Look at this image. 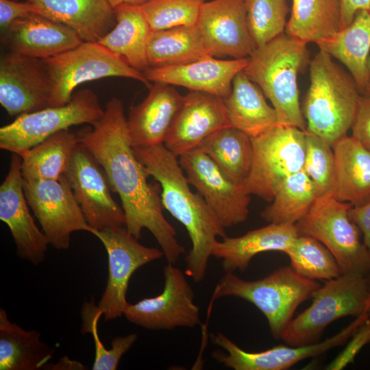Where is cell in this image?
Masks as SVG:
<instances>
[{
	"mask_svg": "<svg viewBox=\"0 0 370 370\" xmlns=\"http://www.w3.org/2000/svg\"><path fill=\"white\" fill-rule=\"evenodd\" d=\"M196 25L211 56L248 58L257 48L249 28L245 0L205 1Z\"/></svg>",
	"mask_w": 370,
	"mask_h": 370,
	"instance_id": "ac0fdd59",
	"label": "cell"
},
{
	"mask_svg": "<svg viewBox=\"0 0 370 370\" xmlns=\"http://www.w3.org/2000/svg\"><path fill=\"white\" fill-rule=\"evenodd\" d=\"M103 315L93 302H85L82 310L83 333H91L95 347L92 370H115L121 357L132 347L138 338L135 333L114 337L112 347L108 349L101 341L98 334V321Z\"/></svg>",
	"mask_w": 370,
	"mask_h": 370,
	"instance_id": "f35d334b",
	"label": "cell"
},
{
	"mask_svg": "<svg viewBox=\"0 0 370 370\" xmlns=\"http://www.w3.org/2000/svg\"><path fill=\"white\" fill-rule=\"evenodd\" d=\"M164 276L162 292L134 304H129L123 314L126 319L151 330L194 328L200 324L199 308L193 301V291L185 274L168 262Z\"/></svg>",
	"mask_w": 370,
	"mask_h": 370,
	"instance_id": "2e32d148",
	"label": "cell"
},
{
	"mask_svg": "<svg viewBox=\"0 0 370 370\" xmlns=\"http://www.w3.org/2000/svg\"><path fill=\"white\" fill-rule=\"evenodd\" d=\"M23 190L30 209L38 221L49 244L59 250L70 247L73 232L94 235L66 175L58 180H23Z\"/></svg>",
	"mask_w": 370,
	"mask_h": 370,
	"instance_id": "8fae6325",
	"label": "cell"
},
{
	"mask_svg": "<svg viewBox=\"0 0 370 370\" xmlns=\"http://www.w3.org/2000/svg\"><path fill=\"white\" fill-rule=\"evenodd\" d=\"M349 215L362 232L363 243L370 253V200L362 206H352Z\"/></svg>",
	"mask_w": 370,
	"mask_h": 370,
	"instance_id": "ee69618b",
	"label": "cell"
},
{
	"mask_svg": "<svg viewBox=\"0 0 370 370\" xmlns=\"http://www.w3.org/2000/svg\"><path fill=\"white\" fill-rule=\"evenodd\" d=\"M315 44L319 50L345 66L359 91L363 94L370 84L367 66L370 51V12L358 11L349 25Z\"/></svg>",
	"mask_w": 370,
	"mask_h": 370,
	"instance_id": "4316f807",
	"label": "cell"
},
{
	"mask_svg": "<svg viewBox=\"0 0 370 370\" xmlns=\"http://www.w3.org/2000/svg\"><path fill=\"white\" fill-rule=\"evenodd\" d=\"M251 139V167L243 185L247 194L271 202L282 183L303 169L305 131L278 125Z\"/></svg>",
	"mask_w": 370,
	"mask_h": 370,
	"instance_id": "30bf717a",
	"label": "cell"
},
{
	"mask_svg": "<svg viewBox=\"0 0 370 370\" xmlns=\"http://www.w3.org/2000/svg\"><path fill=\"white\" fill-rule=\"evenodd\" d=\"M300 234L296 224L269 223L237 237L217 241L212 256L222 260L226 273L245 271L257 254L267 251H285Z\"/></svg>",
	"mask_w": 370,
	"mask_h": 370,
	"instance_id": "cb8c5ba5",
	"label": "cell"
},
{
	"mask_svg": "<svg viewBox=\"0 0 370 370\" xmlns=\"http://www.w3.org/2000/svg\"><path fill=\"white\" fill-rule=\"evenodd\" d=\"M351 130L352 136L370 151V98L361 95Z\"/></svg>",
	"mask_w": 370,
	"mask_h": 370,
	"instance_id": "7bdbcfd3",
	"label": "cell"
},
{
	"mask_svg": "<svg viewBox=\"0 0 370 370\" xmlns=\"http://www.w3.org/2000/svg\"><path fill=\"white\" fill-rule=\"evenodd\" d=\"M368 309L334 336L304 346L280 345L267 350L249 352L242 349L222 333L212 334V342L226 352L215 351L212 357L234 370H286L303 360L319 356L345 344L359 327L370 318Z\"/></svg>",
	"mask_w": 370,
	"mask_h": 370,
	"instance_id": "5bb4252c",
	"label": "cell"
},
{
	"mask_svg": "<svg viewBox=\"0 0 370 370\" xmlns=\"http://www.w3.org/2000/svg\"><path fill=\"white\" fill-rule=\"evenodd\" d=\"M352 206L329 192L315 199L296 225L300 234L314 238L328 249L343 274L365 277L370 271V253L360 241L359 228L349 217Z\"/></svg>",
	"mask_w": 370,
	"mask_h": 370,
	"instance_id": "52a82bcc",
	"label": "cell"
},
{
	"mask_svg": "<svg viewBox=\"0 0 370 370\" xmlns=\"http://www.w3.org/2000/svg\"><path fill=\"white\" fill-rule=\"evenodd\" d=\"M231 126L223 98L199 91H190L164 143L173 154L181 155L198 148L215 131Z\"/></svg>",
	"mask_w": 370,
	"mask_h": 370,
	"instance_id": "ffe728a7",
	"label": "cell"
},
{
	"mask_svg": "<svg viewBox=\"0 0 370 370\" xmlns=\"http://www.w3.org/2000/svg\"><path fill=\"white\" fill-rule=\"evenodd\" d=\"M0 219L10 229L17 256L34 265L42 262L49 244L30 213L23 190L21 158L14 153L0 186Z\"/></svg>",
	"mask_w": 370,
	"mask_h": 370,
	"instance_id": "d6986e66",
	"label": "cell"
},
{
	"mask_svg": "<svg viewBox=\"0 0 370 370\" xmlns=\"http://www.w3.org/2000/svg\"><path fill=\"white\" fill-rule=\"evenodd\" d=\"M32 14H39V11L36 5L28 1L0 0V27L3 32L15 21Z\"/></svg>",
	"mask_w": 370,
	"mask_h": 370,
	"instance_id": "b9f144b4",
	"label": "cell"
},
{
	"mask_svg": "<svg viewBox=\"0 0 370 370\" xmlns=\"http://www.w3.org/2000/svg\"><path fill=\"white\" fill-rule=\"evenodd\" d=\"M139 104L132 106L127 126L133 147L164 144L184 96L168 84L155 83Z\"/></svg>",
	"mask_w": 370,
	"mask_h": 370,
	"instance_id": "7402d4cb",
	"label": "cell"
},
{
	"mask_svg": "<svg viewBox=\"0 0 370 370\" xmlns=\"http://www.w3.org/2000/svg\"><path fill=\"white\" fill-rule=\"evenodd\" d=\"M189 184L203 197L225 228L245 221L251 195L199 147L178 157Z\"/></svg>",
	"mask_w": 370,
	"mask_h": 370,
	"instance_id": "9a60e30c",
	"label": "cell"
},
{
	"mask_svg": "<svg viewBox=\"0 0 370 370\" xmlns=\"http://www.w3.org/2000/svg\"><path fill=\"white\" fill-rule=\"evenodd\" d=\"M310 86L303 114L305 131L332 147L352 128L361 97L351 75L319 50L310 62Z\"/></svg>",
	"mask_w": 370,
	"mask_h": 370,
	"instance_id": "277c9868",
	"label": "cell"
},
{
	"mask_svg": "<svg viewBox=\"0 0 370 370\" xmlns=\"http://www.w3.org/2000/svg\"><path fill=\"white\" fill-rule=\"evenodd\" d=\"M205 0H149L138 5L152 31L197 24Z\"/></svg>",
	"mask_w": 370,
	"mask_h": 370,
	"instance_id": "74e56055",
	"label": "cell"
},
{
	"mask_svg": "<svg viewBox=\"0 0 370 370\" xmlns=\"http://www.w3.org/2000/svg\"><path fill=\"white\" fill-rule=\"evenodd\" d=\"M360 10L370 12V0H340V29L349 25Z\"/></svg>",
	"mask_w": 370,
	"mask_h": 370,
	"instance_id": "f6af8a7d",
	"label": "cell"
},
{
	"mask_svg": "<svg viewBox=\"0 0 370 370\" xmlns=\"http://www.w3.org/2000/svg\"><path fill=\"white\" fill-rule=\"evenodd\" d=\"M116 24L98 42L123 58L132 67H149L147 46L151 29L138 5H120L114 8Z\"/></svg>",
	"mask_w": 370,
	"mask_h": 370,
	"instance_id": "f546056e",
	"label": "cell"
},
{
	"mask_svg": "<svg viewBox=\"0 0 370 370\" xmlns=\"http://www.w3.org/2000/svg\"><path fill=\"white\" fill-rule=\"evenodd\" d=\"M53 353L38 331L23 329L0 308V370L47 369Z\"/></svg>",
	"mask_w": 370,
	"mask_h": 370,
	"instance_id": "f1b7e54d",
	"label": "cell"
},
{
	"mask_svg": "<svg viewBox=\"0 0 370 370\" xmlns=\"http://www.w3.org/2000/svg\"><path fill=\"white\" fill-rule=\"evenodd\" d=\"M334 173L330 193L353 206L370 200V151L353 136H345L333 146Z\"/></svg>",
	"mask_w": 370,
	"mask_h": 370,
	"instance_id": "d4e9b609",
	"label": "cell"
},
{
	"mask_svg": "<svg viewBox=\"0 0 370 370\" xmlns=\"http://www.w3.org/2000/svg\"><path fill=\"white\" fill-rule=\"evenodd\" d=\"M362 96L370 98V84L365 90V92L362 94Z\"/></svg>",
	"mask_w": 370,
	"mask_h": 370,
	"instance_id": "681fc988",
	"label": "cell"
},
{
	"mask_svg": "<svg viewBox=\"0 0 370 370\" xmlns=\"http://www.w3.org/2000/svg\"><path fill=\"white\" fill-rule=\"evenodd\" d=\"M317 197L312 181L302 169L282 183L271 203L260 215L268 223L296 224L309 211Z\"/></svg>",
	"mask_w": 370,
	"mask_h": 370,
	"instance_id": "e575fe53",
	"label": "cell"
},
{
	"mask_svg": "<svg viewBox=\"0 0 370 370\" xmlns=\"http://www.w3.org/2000/svg\"><path fill=\"white\" fill-rule=\"evenodd\" d=\"M36 5L39 15L75 31L84 42H98L116 24L108 0H27Z\"/></svg>",
	"mask_w": 370,
	"mask_h": 370,
	"instance_id": "484cf974",
	"label": "cell"
},
{
	"mask_svg": "<svg viewBox=\"0 0 370 370\" xmlns=\"http://www.w3.org/2000/svg\"><path fill=\"white\" fill-rule=\"evenodd\" d=\"M3 33L10 51L42 60L84 42L70 27L39 14L15 21Z\"/></svg>",
	"mask_w": 370,
	"mask_h": 370,
	"instance_id": "603a6c76",
	"label": "cell"
},
{
	"mask_svg": "<svg viewBox=\"0 0 370 370\" xmlns=\"http://www.w3.org/2000/svg\"><path fill=\"white\" fill-rule=\"evenodd\" d=\"M113 8L123 4L140 5L149 0H108Z\"/></svg>",
	"mask_w": 370,
	"mask_h": 370,
	"instance_id": "7dc6e473",
	"label": "cell"
},
{
	"mask_svg": "<svg viewBox=\"0 0 370 370\" xmlns=\"http://www.w3.org/2000/svg\"><path fill=\"white\" fill-rule=\"evenodd\" d=\"M248 58L220 60L206 56L197 60L177 65L148 67L144 74L149 82L185 87L227 97L234 77L247 66Z\"/></svg>",
	"mask_w": 370,
	"mask_h": 370,
	"instance_id": "44dd1931",
	"label": "cell"
},
{
	"mask_svg": "<svg viewBox=\"0 0 370 370\" xmlns=\"http://www.w3.org/2000/svg\"><path fill=\"white\" fill-rule=\"evenodd\" d=\"M369 304L365 277L341 274L321 286L311 305L291 321L281 339L293 347L318 343L328 325L344 317H357Z\"/></svg>",
	"mask_w": 370,
	"mask_h": 370,
	"instance_id": "8992f818",
	"label": "cell"
},
{
	"mask_svg": "<svg viewBox=\"0 0 370 370\" xmlns=\"http://www.w3.org/2000/svg\"><path fill=\"white\" fill-rule=\"evenodd\" d=\"M79 143L77 133L67 129L49 136L24 151L19 155L23 180H58L65 173Z\"/></svg>",
	"mask_w": 370,
	"mask_h": 370,
	"instance_id": "4dcf8cb0",
	"label": "cell"
},
{
	"mask_svg": "<svg viewBox=\"0 0 370 370\" xmlns=\"http://www.w3.org/2000/svg\"><path fill=\"white\" fill-rule=\"evenodd\" d=\"M199 148L232 180L244 184L251 167V138L232 126L221 128L206 137Z\"/></svg>",
	"mask_w": 370,
	"mask_h": 370,
	"instance_id": "d6a6232c",
	"label": "cell"
},
{
	"mask_svg": "<svg viewBox=\"0 0 370 370\" xmlns=\"http://www.w3.org/2000/svg\"><path fill=\"white\" fill-rule=\"evenodd\" d=\"M306 42L286 33L258 47L243 71L257 84L275 110L278 125L305 131L297 76L310 63Z\"/></svg>",
	"mask_w": 370,
	"mask_h": 370,
	"instance_id": "3957f363",
	"label": "cell"
},
{
	"mask_svg": "<svg viewBox=\"0 0 370 370\" xmlns=\"http://www.w3.org/2000/svg\"><path fill=\"white\" fill-rule=\"evenodd\" d=\"M320 287L316 280L301 275L291 267L278 268L256 280L226 273L216 285L211 303L219 297H234L253 304L266 317L271 336L281 339L296 309Z\"/></svg>",
	"mask_w": 370,
	"mask_h": 370,
	"instance_id": "5b68a950",
	"label": "cell"
},
{
	"mask_svg": "<svg viewBox=\"0 0 370 370\" xmlns=\"http://www.w3.org/2000/svg\"><path fill=\"white\" fill-rule=\"evenodd\" d=\"M365 278H366V283H367V288L370 295V271L365 276ZM368 312H369V314L370 315V304L369 306Z\"/></svg>",
	"mask_w": 370,
	"mask_h": 370,
	"instance_id": "c3c4849f",
	"label": "cell"
},
{
	"mask_svg": "<svg viewBox=\"0 0 370 370\" xmlns=\"http://www.w3.org/2000/svg\"><path fill=\"white\" fill-rule=\"evenodd\" d=\"M223 99L231 126L250 138L279 125L275 110L267 103L262 90L243 71L234 77L231 92Z\"/></svg>",
	"mask_w": 370,
	"mask_h": 370,
	"instance_id": "83f0119b",
	"label": "cell"
},
{
	"mask_svg": "<svg viewBox=\"0 0 370 370\" xmlns=\"http://www.w3.org/2000/svg\"><path fill=\"white\" fill-rule=\"evenodd\" d=\"M97 95L84 88L73 93L71 100L60 106H49L23 114L0 128V148L21 154L49 136L73 125H92L103 116Z\"/></svg>",
	"mask_w": 370,
	"mask_h": 370,
	"instance_id": "9c48e42d",
	"label": "cell"
},
{
	"mask_svg": "<svg viewBox=\"0 0 370 370\" xmlns=\"http://www.w3.org/2000/svg\"><path fill=\"white\" fill-rule=\"evenodd\" d=\"M285 254L290 267L307 278L328 281L343 274L332 253L312 236L299 234Z\"/></svg>",
	"mask_w": 370,
	"mask_h": 370,
	"instance_id": "d590c367",
	"label": "cell"
},
{
	"mask_svg": "<svg viewBox=\"0 0 370 370\" xmlns=\"http://www.w3.org/2000/svg\"><path fill=\"white\" fill-rule=\"evenodd\" d=\"M367 66H368V70H369V73L370 76V56H369V58H368Z\"/></svg>",
	"mask_w": 370,
	"mask_h": 370,
	"instance_id": "f907efd6",
	"label": "cell"
},
{
	"mask_svg": "<svg viewBox=\"0 0 370 370\" xmlns=\"http://www.w3.org/2000/svg\"><path fill=\"white\" fill-rule=\"evenodd\" d=\"M133 148L149 176L160 185L163 208L186 229L192 247L186 258V274L201 282L217 237L227 236L225 227L203 197L190 190L178 157L164 144Z\"/></svg>",
	"mask_w": 370,
	"mask_h": 370,
	"instance_id": "7a4b0ae2",
	"label": "cell"
},
{
	"mask_svg": "<svg viewBox=\"0 0 370 370\" xmlns=\"http://www.w3.org/2000/svg\"><path fill=\"white\" fill-rule=\"evenodd\" d=\"M50 369H84V367L79 362L71 360L66 357L62 358L58 363L49 366Z\"/></svg>",
	"mask_w": 370,
	"mask_h": 370,
	"instance_id": "bcb514c9",
	"label": "cell"
},
{
	"mask_svg": "<svg viewBox=\"0 0 370 370\" xmlns=\"http://www.w3.org/2000/svg\"><path fill=\"white\" fill-rule=\"evenodd\" d=\"M249 28L256 47L285 32L289 8L286 0H245Z\"/></svg>",
	"mask_w": 370,
	"mask_h": 370,
	"instance_id": "8d00e7d4",
	"label": "cell"
},
{
	"mask_svg": "<svg viewBox=\"0 0 370 370\" xmlns=\"http://www.w3.org/2000/svg\"><path fill=\"white\" fill-rule=\"evenodd\" d=\"M210 56L197 26L151 31L147 46L149 67L182 64Z\"/></svg>",
	"mask_w": 370,
	"mask_h": 370,
	"instance_id": "1f68e13d",
	"label": "cell"
},
{
	"mask_svg": "<svg viewBox=\"0 0 370 370\" xmlns=\"http://www.w3.org/2000/svg\"><path fill=\"white\" fill-rule=\"evenodd\" d=\"M340 29V0H292L285 33L317 42Z\"/></svg>",
	"mask_w": 370,
	"mask_h": 370,
	"instance_id": "836d02e7",
	"label": "cell"
},
{
	"mask_svg": "<svg viewBox=\"0 0 370 370\" xmlns=\"http://www.w3.org/2000/svg\"><path fill=\"white\" fill-rule=\"evenodd\" d=\"M64 175L95 233L125 227L124 211L111 195L105 171L84 144L77 145Z\"/></svg>",
	"mask_w": 370,
	"mask_h": 370,
	"instance_id": "7c38bea8",
	"label": "cell"
},
{
	"mask_svg": "<svg viewBox=\"0 0 370 370\" xmlns=\"http://www.w3.org/2000/svg\"><path fill=\"white\" fill-rule=\"evenodd\" d=\"M50 77L42 59L10 51L0 59V103L10 116L49 107Z\"/></svg>",
	"mask_w": 370,
	"mask_h": 370,
	"instance_id": "e0dca14e",
	"label": "cell"
},
{
	"mask_svg": "<svg viewBox=\"0 0 370 370\" xmlns=\"http://www.w3.org/2000/svg\"><path fill=\"white\" fill-rule=\"evenodd\" d=\"M42 60L51 84L49 106L67 103L77 86L104 77L131 78L151 86L144 73L98 42H82L73 49Z\"/></svg>",
	"mask_w": 370,
	"mask_h": 370,
	"instance_id": "ba28073f",
	"label": "cell"
},
{
	"mask_svg": "<svg viewBox=\"0 0 370 370\" xmlns=\"http://www.w3.org/2000/svg\"><path fill=\"white\" fill-rule=\"evenodd\" d=\"M79 142L93 154L105 171L113 192L120 197L127 230L138 239L148 230L168 262L175 264L185 252L174 227L165 219L159 184L148 182L144 166L135 155L122 101L111 99L102 118L77 132Z\"/></svg>",
	"mask_w": 370,
	"mask_h": 370,
	"instance_id": "6da1fadb",
	"label": "cell"
},
{
	"mask_svg": "<svg viewBox=\"0 0 370 370\" xmlns=\"http://www.w3.org/2000/svg\"><path fill=\"white\" fill-rule=\"evenodd\" d=\"M369 343L370 318L364 322L351 336L344 350L327 365L326 369L341 370L349 364L353 363L355 357L361 349Z\"/></svg>",
	"mask_w": 370,
	"mask_h": 370,
	"instance_id": "60d3db41",
	"label": "cell"
},
{
	"mask_svg": "<svg viewBox=\"0 0 370 370\" xmlns=\"http://www.w3.org/2000/svg\"><path fill=\"white\" fill-rule=\"evenodd\" d=\"M103 243L108 260L107 284L97 309L105 321L123 315L130 303L126 299L130 280L140 267L164 256L162 250L138 243L125 227L97 231L94 234Z\"/></svg>",
	"mask_w": 370,
	"mask_h": 370,
	"instance_id": "4fadbf2b",
	"label": "cell"
},
{
	"mask_svg": "<svg viewBox=\"0 0 370 370\" xmlns=\"http://www.w3.org/2000/svg\"><path fill=\"white\" fill-rule=\"evenodd\" d=\"M334 166L332 147L321 138L305 131L303 170L312 181L317 197L330 192Z\"/></svg>",
	"mask_w": 370,
	"mask_h": 370,
	"instance_id": "ab89813d",
	"label": "cell"
}]
</instances>
